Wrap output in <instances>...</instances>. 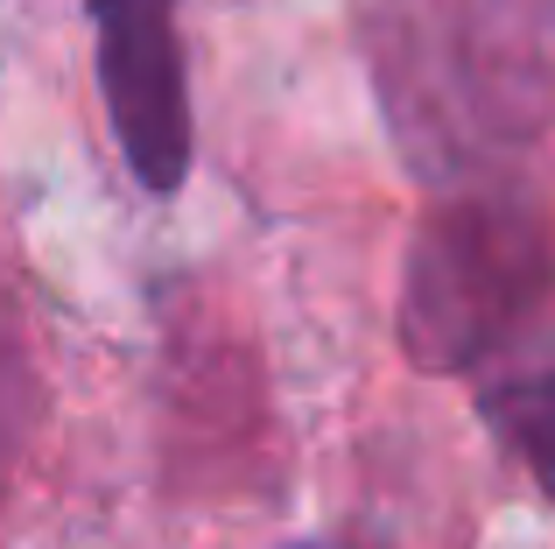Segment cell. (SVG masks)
Returning a JSON list of instances; mask_svg holds the SVG:
<instances>
[{"label":"cell","instance_id":"cell-1","mask_svg":"<svg viewBox=\"0 0 555 549\" xmlns=\"http://www.w3.org/2000/svg\"><path fill=\"white\" fill-rule=\"evenodd\" d=\"M555 233L528 183L472 177L422 212L401 268V345L422 373H472L548 303Z\"/></svg>","mask_w":555,"mask_h":549},{"label":"cell","instance_id":"cell-2","mask_svg":"<svg viewBox=\"0 0 555 549\" xmlns=\"http://www.w3.org/2000/svg\"><path fill=\"white\" fill-rule=\"evenodd\" d=\"M92 28H99V92H106L127 169L155 197L183 191L197 135H190L177 0H92Z\"/></svg>","mask_w":555,"mask_h":549},{"label":"cell","instance_id":"cell-3","mask_svg":"<svg viewBox=\"0 0 555 549\" xmlns=\"http://www.w3.org/2000/svg\"><path fill=\"white\" fill-rule=\"evenodd\" d=\"M478 416L514 444V458L555 500V367L548 373H520V381H500L486 401H478Z\"/></svg>","mask_w":555,"mask_h":549},{"label":"cell","instance_id":"cell-4","mask_svg":"<svg viewBox=\"0 0 555 549\" xmlns=\"http://www.w3.org/2000/svg\"><path fill=\"white\" fill-rule=\"evenodd\" d=\"M302 549H345V542H302Z\"/></svg>","mask_w":555,"mask_h":549}]
</instances>
